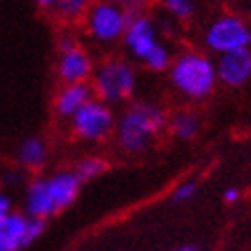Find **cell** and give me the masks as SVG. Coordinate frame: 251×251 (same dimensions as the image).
<instances>
[{"label": "cell", "instance_id": "cell-1", "mask_svg": "<svg viewBox=\"0 0 251 251\" xmlns=\"http://www.w3.org/2000/svg\"><path fill=\"white\" fill-rule=\"evenodd\" d=\"M168 117L155 104L135 102L131 104L117 125V143L125 153H141L151 139L166 129Z\"/></svg>", "mask_w": 251, "mask_h": 251}, {"label": "cell", "instance_id": "cell-2", "mask_svg": "<svg viewBox=\"0 0 251 251\" xmlns=\"http://www.w3.org/2000/svg\"><path fill=\"white\" fill-rule=\"evenodd\" d=\"M172 86L182 96L204 100L217 86V68L212 59L198 51H184L170 66Z\"/></svg>", "mask_w": 251, "mask_h": 251}, {"label": "cell", "instance_id": "cell-3", "mask_svg": "<svg viewBox=\"0 0 251 251\" xmlns=\"http://www.w3.org/2000/svg\"><path fill=\"white\" fill-rule=\"evenodd\" d=\"M135 86V70L125 59H108L104 64H100L92 74L94 96L106 104H117L131 98Z\"/></svg>", "mask_w": 251, "mask_h": 251}, {"label": "cell", "instance_id": "cell-4", "mask_svg": "<svg viewBox=\"0 0 251 251\" xmlns=\"http://www.w3.org/2000/svg\"><path fill=\"white\" fill-rule=\"evenodd\" d=\"M127 15L121 8L119 2L112 0H100L92 2L90 8L86 10V29L92 39L100 43H112L119 41L127 29Z\"/></svg>", "mask_w": 251, "mask_h": 251}, {"label": "cell", "instance_id": "cell-5", "mask_svg": "<svg viewBox=\"0 0 251 251\" xmlns=\"http://www.w3.org/2000/svg\"><path fill=\"white\" fill-rule=\"evenodd\" d=\"M72 131L76 137L84 141H102L115 129V112H112L110 104L98 100L96 96L88 102L70 119Z\"/></svg>", "mask_w": 251, "mask_h": 251}, {"label": "cell", "instance_id": "cell-6", "mask_svg": "<svg viewBox=\"0 0 251 251\" xmlns=\"http://www.w3.org/2000/svg\"><path fill=\"white\" fill-rule=\"evenodd\" d=\"M204 45L219 55L251 47V29L243 19L235 15H223L212 21L204 31Z\"/></svg>", "mask_w": 251, "mask_h": 251}, {"label": "cell", "instance_id": "cell-7", "mask_svg": "<svg viewBox=\"0 0 251 251\" xmlns=\"http://www.w3.org/2000/svg\"><path fill=\"white\" fill-rule=\"evenodd\" d=\"M217 68V80L229 88H239L251 80V47L221 53Z\"/></svg>", "mask_w": 251, "mask_h": 251}, {"label": "cell", "instance_id": "cell-8", "mask_svg": "<svg viewBox=\"0 0 251 251\" xmlns=\"http://www.w3.org/2000/svg\"><path fill=\"white\" fill-rule=\"evenodd\" d=\"M94 61L90 53L84 47L74 45L72 49L59 51L57 59V78L64 84H76V82H88L94 74Z\"/></svg>", "mask_w": 251, "mask_h": 251}, {"label": "cell", "instance_id": "cell-9", "mask_svg": "<svg viewBox=\"0 0 251 251\" xmlns=\"http://www.w3.org/2000/svg\"><path fill=\"white\" fill-rule=\"evenodd\" d=\"M123 39H125V45L129 47V51L137 59H141V61L159 43L157 41L155 23L149 19V17H145V15H137L133 19H129Z\"/></svg>", "mask_w": 251, "mask_h": 251}, {"label": "cell", "instance_id": "cell-10", "mask_svg": "<svg viewBox=\"0 0 251 251\" xmlns=\"http://www.w3.org/2000/svg\"><path fill=\"white\" fill-rule=\"evenodd\" d=\"M94 98L92 84L88 82H76V84H64L61 90L55 94L53 108L57 112V117L61 119H72L76 112Z\"/></svg>", "mask_w": 251, "mask_h": 251}, {"label": "cell", "instance_id": "cell-11", "mask_svg": "<svg viewBox=\"0 0 251 251\" xmlns=\"http://www.w3.org/2000/svg\"><path fill=\"white\" fill-rule=\"evenodd\" d=\"M45 184H47L49 196H51L53 204L59 212L74 204V200L78 198L82 180L76 176V172H57L51 178H45Z\"/></svg>", "mask_w": 251, "mask_h": 251}, {"label": "cell", "instance_id": "cell-12", "mask_svg": "<svg viewBox=\"0 0 251 251\" xmlns=\"http://www.w3.org/2000/svg\"><path fill=\"white\" fill-rule=\"evenodd\" d=\"M25 210H27V215L31 219H45V221L57 212L43 178L33 180L29 184L27 196H25Z\"/></svg>", "mask_w": 251, "mask_h": 251}, {"label": "cell", "instance_id": "cell-13", "mask_svg": "<svg viewBox=\"0 0 251 251\" xmlns=\"http://www.w3.org/2000/svg\"><path fill=\"white\" fill-rule=\"evenodd\" d=\"M27 219L19 212H10L0 219V251H19L23 249V235L27 227Z\"/></svg>", "mask_w": 251, "mask_h": 251}, {"label": "cell", "instance_id": "cell-14", "mask_svg": "<svg viewBox=\"0 0 251 251\" xmlns=\"http://www.w3.org/2000/svg\"><path fill=\"white\" fill-rule=\"evenodd\" d=\"M17 159L23 168L27 170H39L47 159V147L39 137H27L23 139L17 149Z\"/></svg>", "mask_w": 251, "mask_h": 251}, {"label": "cell", "instance_id": "cell-15", "mask_svg": "<svg viewBox=\"0 0 251 251\" xmlns=\"http://www.w3.org/2000/svg\"><path fill=\"white\" fill-rule=\"evenodd\" d=\"M170 129L174 133V137H178L182 141H190L198 135L200 129V121L194 112L190 110H180L170 119Z\"/></svg>", "mask_w": 251, "mask_h": 251}, {"label": "cell", "instance_id": "cell-16", "mask_svg": "<svg viewBox=\"0 0 251 251\" xmlns=\"http://www.w3.org/2000/svg\"><path fill=\"white\" fill-rule=\"evenodd\" d=\"M108 170V161L102 159V157H96V155H90V157H84L78 161V166H76V176L84 182H90L94 178H98L100 174H104Z\"/></svg>", "mask_w": 251, "mask_h": 251}, {"label": "cell", "instance_id": "cell-17", "mask_svg": "<svg viewBox=\"0 0 251 251\" xmlns=\"http://www.w3.org/2000/svg\"><path fill=\"white\" fill-rule=\"evenodd\" d=\"M143 64L147 66V70H151V72H166V70H170V66H172L170 49H168L166 45L157 43V45L151 49V51L145 55Z\"/></svg>", "mask_w": 251, "mask_h": 251}, {"label": "cell", "instance_id": "cell-18", "mask_svg": "<svg viewBox=\"0 0 251 251\" xmlns=\"http://www.w3.org/2000/svg\"><path fill=\"white\" fill-rule=\"evenodd\" d=\"M92 0H57L55 4V12L59 17H64L66 21H74L80 19L82 15H86V10L90 8Z\"/></svg>", "mask_w": 251, "mask_h": 251}, {"label": "cell", "instance_id": "cell-19", "mask_svg": "<svg viewBox=\"0 0 251 251\" xmlns=\"http://www.w3.org/2000/svg\"><path fill=\"white\" fill-rule=\"evenodd\" d=\"M161 4L172 17L180 21H188L194 15V0H161Z\"/></svg>", "mask_w": 251, "mask_h": 251}, {"label": "cell", "instance_id": "cell-20", "mask_svg": "<svg viewBox=\"0 0 251 251\" xmlns=\"http://www.w3.org/2000/svg\"><path fill=\"white\" fill-rule=\"evenodd\" d=\"M45 219H27V227H25V235H23V247L31 245L35 239H39L45 231Z\"/></svg>", "mask_w": 251, "mask_h": 251}, {"label": "cell", "instance_id": "cell-21", "mask_svg": "<svg viewBox=\"0 0 251 251\" xmlns=\"http://www.w3.org/2000/svg\"><path fill=\"white\" fill-rule=\"evenodd\" d=\"M196 190H198L196 182H192V180L182 182V184H180V186L174 190L172 200H174V202H184V200H190V198L196 194Z\"/></svg>", "mask_w": 251, "mask_h": 251}, {"label": "cell", "instance_id": "cell-22", "mask_svg": "<svg viewBox=\"0 0 251 251\" xmlns=\"http://www.w3.org/2000/svg\"><path fill=\"white\" fill-rule=\"evenodd\" d=\"M10 215V198L6 194H0V219Z\"/></svg>", "mask_w": 251, "mask_h": 251}, {"label": "cell", "instance_id": "cell-23", "mask_svg": "<svg viewBox=\"0 0 251 251\" xmlns=\"http://www.w3.org/2000/svg\"><path fill=\"white\" fill-rule=\"evenodd\" d=\"M37 6H39L41 10H55V4L57 0H35Z\"/></svg>", "mask_w": 251, "mask_h": 251}, {"label": "cell", "instance_id": "cell-24", "mask_svg": "<svg viewBox=\"0 0 251 251\" xmlns=\"http://www.w3.org/2000/svg\"><path fill=\"white\" fill-rule=\"evenodd\" d=\"M237 198H239V190H237V188H229V190H225V202H235Z\"/></svg>", "mask_w": 251, "mask_h": 251}, {"label": "cell", "instance_id": "cell-25", "mask_svg": "<svg viewBox=\"0 0 251 251\" xmlns=\"http://www.w3.org/2000/svg\"><path fill=\"white\" fill-rule=\"evenodd\" d=\"M4 180H6L8 184H17V182H21V176H19V174H6Z\"/></svg>", "mask_w": 251, "mask_h": 251}, {"label": "cell", "instance_id": "cell-26", "mask_svg": "<svg viewBox=\"0 0 251 251\" xmlns=\"http://www.w3.org/2000/svg\"><path fill=\"white\" fill-rule=\"evenodd\" d=\"M196 247L194 245H182V247H176V249H172V251H194Z\"/></svg>", "mask_w": 251, "mask_h": 251}, {"label": "cell", "instance_id": "cell-27", "mask_svg": "<svg viewBox=\"0 0 251 251\" xmlns=\"http://www.w3.org/2000/svg\"><path fill=\"white\" fill-rule=\"evenodd\" d=\"M194 251H198V249H194Z\"/></svg>", "mask_w": 251, "mask_h": 251}]
</instances>
